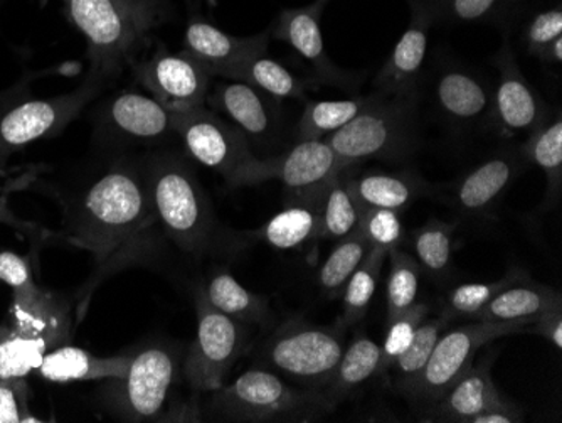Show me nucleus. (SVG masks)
<instances>
[{"mask_svg": "<svg viewBox=\"0 0 562 423\" xmlns=\"http://www.w3.org/2000/svg\"><path fill=\"white\" fill-rule=\"evenodd\" d=\"M98 88L100 81L91 78L71 93L27 100L9 109L0 116V163L24 145L61 131L97 94Z\"/></svg>", "mask_w": 562, "mask_h": 423, "instance_id": "nucleus-12", "label": "nucleus"}, {"mask_svg": "<svg viewBox=\"0 0 562 423\" xmlns=\"http://www.w3.org/2000/svg\"><path fill=\"white\" fill-rule=\"evenodd\" d=\"M369 251H371V246L357 230L340 238L318 270L321 289L328 297L340 296L344 287L349 282L357 267L362 264Z\"/></svg>", "mask_w": 562, "mask_h": 423, "instance_id": "nucleus-36", "label": "nucleus"}, {"mask_svg": "<svg viewBox=\"0 0 562 423\" xmlns=\"http://www.w3.org/2000/svg\"><path fill=\"white\" fill-rule=\"evenodd\" d=\"M211 77H220L223 80L243 81L249 87L263 91L268 97L278 102L283 100H303L308 87L305 80L295 77L289 68L268 58L267 55L251 56L232 65L220 66L210 69Z\"/></svg>", "mask_w": 562, "mask_h": 423, "instance_id": "nucleus-25", "label": "nucleus"}, {"mask_svg": "<svg viewBox=\"0 0 562 423\" xmlns=\"http://www.w3.org/2000/svg\"><path fill=\"white\" fill-rule=\"evenodd\" d=\"M526 422L522 410L510 402L508 398H502L501 402L492 405L491 409L476 415L470 423H520Z\"/></svg>", "mask_w": 562, "mask_h": 423, "instance_id": "nucleus-47", "label": "nucleus"}, {"mask_svg": "<svg viewBox=\"0 0 562 423\" xmlns=\"http://www.w3.org/2000/svg\"><path fill=\"white\" fill-rule=\"evenodd\" d=\"M522 160L513 154H502L479 164L454 186V204L467 214L485 213L513 185Z\"/></svg>", "mask_w": 562, "mask_h": 423, "instance_id": "nucleus-22", "label": "nucleus"}, {"mask_svg": "<svg viewBox=\"0 0 562 423\" xmlns=\"http://www.w3.org/2000/svg\"><path fill=\"white\" fill-rule=\"evenodd\" d=\"M11 331V326H5V324H0V339L5 336V334Z\"/></svg>", "mask_w": 562, "mask_h": 423, "instance_id": "nucleus-51", "label": "nucleus"}, {"mask_svg": "<svg viewBox=\"0 0 562 423\" xmlns=\"http://www.w3.org/2000/svg\"><path fill=\"white\" fill-rule=\"evenodd\" d=\"M100 127L116 141L150 144L172 134V112L154 97L122 91L101 109Z\"/></svg>", "mask_w": 562, "mask_h": 423, "instance_id": "nucleus-17", "label": "nucleus"}, {"mask_svg": "<svg viewBox=\"0 0 562 423\" xmlns=\"http://www.w3.org/2000/svg\"><path fill=\"white\" fill-rule=\"evenodd\" d=\"M412 22L394 46L375 78L379 93L390 97H418V78L428 52V36L437 21L435 0H409Z\"/></svg>", "mask_w": 562, "mask_h": 423, "instance_id": "nucleus-16", "label": "nucleus"}, {"mask_svg": "<svg viewBox=\"0 0 562 423\" xmlns=\"http://www.w3.org/2000/svg\"><path fill=\"white\" fill-rule=\"evenodd\" d=\"M324 8L325 5L315 0L312 5L280 12L277 22L271 27L270 36L289 44L300 56L311 63L321 81L350 90L357 85L352 75L337 68L325 52L321 27L322 9Z\"/></svg>", "mask_w": 562, "mask_h": 423, "instance_id": "nucleus-18", "label": "nucleus"}, {"mask_svg": "<svg viewBox=\"0 0 562 423\" xmlns=\"http://www.w3.org/2000/svg\"><path fill=\"white\" fill-rule=\"evenodd\" d=\"M454 232L457 223L431 218L413 233L416 261L432 279L441 280L450 276Z\"/></svg>", "mask_w": 562, "mask_h": 423, "instance_id": "nucleus-35", "label": "nucleus"}, {"mask_svg": "<svg viewBox=\"0 0 562 423\" xmlns=\"http://www.w3.org/2000/svg\"><path fill=\"white\" fill-rule=\"evenodd\" d=\"M132 356L91 355L87 349L75 346H61L49 349L44 355L37 372L47 381L68 383V381L122 380L131 368Z\"/></svg>", "mask_w": 562, "mask_h": 423, "instance_id": "nucleus-23", "label": "nucleus"}, {"mask_svg": "<svg viewBox=\"0 0 562 423\" xmlns=\"http://www.w3.org/2000/svg\"><path fill=\"white\" fill-rule=\"evenodd\" d=\"M134 73L151 97L172 113L206 105L213 77L206 66L186 52L173 55L160 47L150 58L135 63Z\"/></svg>", "mask_w": 562, "mask_h": 423, "instance_id": "nucleus-13", "label": "nucleus"}, {"mask_svg": "<svg viewBox=\"0 0 562 423\" xmlns=\"http://www.w3.org/2000/svg\"><path fill=\"white\" fill-rule=\"evenodd\" d=\"M350 167L328 182L321 204V238L340 240L352 233L361 220L362 207L349 186Z\"/></svg>", "mask_w": 562, "mask_h": 423, "instance_id": "nucleus-33", "label": "nucleus"}, {"mask_svg": "<svg viewBox=\"0 0 562 423\" xmlns=\"http://www.w3.org/2000/svg\"><path fill=\"white\" fill-rule=\"evenodd\" d=\"M441 113L454 125H473L492 109V91L475 73L460 66L441 69L435 87Z\"/></svg>", "mask_w": 562, "mask_h": 423, "instance_id": "nucleus-20", "label": "nucleus"}, {"mask_svg": "<svg viewBox=\"0 0 562 423\" xmlns=\"http://www.w3.org/2000/svg\"><path fill=\"white\" fill-rule=\"evenodd\" d=\"M207 105L223 113L248 138L251 148L271 145L280 131L278 100L243 81L223 80L211 85Z\"/></svg>", "mask_w": 562, "mask_h": 423, "instance_id": "nucleus-15", "label": "nucleus"}, {"mask_svg": "<svg viewBox=\"0 0 562 423\" xmlns=\"http://www.w3.org/2000/svg\"><path fill=\"white\" fill-rule=\"evenodd\" d=\"M522 280H527V276H524L520 270H513L494 282L463 283L454 287L443 299L441 315L447 319L462 318V315L473 319L498 292Z\"/></svg>", "mask_w": 562, "mask_h": 423, "instance_id": "nucleus-39", "label": "nucleus"}, {"mask_svg": "<svg viewBox=\"0 0 562 423\" xmlns=\"http://www.w3.org/2000/svg\"><path fill=\"white\" fill-rule=\"evenodd\" d=\"M558 301H561V292L554 287L522 280L498 292L473 319L492 322L522 321V319L536 321L546 308Z\"/></svg>", "mask_w": 562, "mask_h": 423, "instance_id": "nucleus-26", "label": "nucleus"}, {"mask_svg": "<svg viewBox=\"0 0 562 423\" xmlns=\"http://www.w3.org/2000/svg\"><path fill=\"white\" fill-rule=\"evenodd\" d=\"M524 157L541 167L546 176V199L548 210L559 203L562 194V116L546 119L536 131L530 132L524 145Z\"/></svg>", "mask_w": 562, "mask_h": 423, "instance_id": "nucleus-29", "label": "nucleus"}, {"mask_svg": "<svg viewBox=\"0 0 562 423\" xmlns=\"http://www.w3.org/2000/svg\"><path fill=\"white\" fill-rule=\"evenodd\" d=\"M387 258L391 260V268L386 283V309L387 321H391L416 304L422 267L403 248H393Z\"/></svg>", "mask_w": 562, "mask_h": 423, "instance_id": "nucleus-37", "label": "nucleus"}, {"mask_svg": "<svg viewBox=\"0 0 562 423\" xmlns=\"http://www.w3.org/2000/svg\"><path fill=\"white\" fill-rule=\"evenodd\" d=\"M502 0H435L437 19L453 22H483L501 14Z\"/></svg>", "mask_w": 562, "mask_h": 423, "instance_id": "nucleus-44", "label": "nucleus"}, {"mask_svg": "<svg viewBox=\"0 0 562 423\" xmlns=\"http://www.w3.org/2000/svg\"><path fill=\"white\" fill-rule=\"evenodd\" d=\"M317 2H321L322 5L327 4L328 0H317Z\"/></svg>", "mask_w": 562, "mask_h": 423, "instance_id": "nucleus-52", "label": "nucleus"}, {"mask_svg": "<svg viewBox=\"0 0 562 423\" xmlns=\"http://www.w3.org/2000/svg\"><path fill=\"white\" fill-rule=\"evenodd\" d=\"M270 31L238 37L224 33L202 19H192L184 33V52L210 69L232 65L251 56L267 55Z\"/></svg>", "mask_w": 562, "mask_h": 423, "instance_id": "nucleus-19", "label": "nucleus"}, {"mask_svg": "<svg viewBox=\"0 0 562 423\" xmlns=\"http://www.w3.org/2000/svg\"><path fill=\"white\" fill-rule=\"evenodd\" d=\"M559 36H562L561 4L536 12L530 18L526 30H524V46L527 47L529 55L539 58L544 52V47Z\"/></svg>", "mask_w": 562, "mask_h": 423, "instance_id": "nucleus-43", "label": "nucleus"}, {"mask_svg": "<svg viewBox=\"0 0 562 423\" xmlns=\"http://www.w3.org/2000/svg\"><path fill=\"white\" fill-rule=\"evenodd\" d=\"M448 321L450 319L438 315V318H426L419 324L412 343L404 349L403 355L396 359L393 368H391L393 371H396L400 391L404 390L407 385H412L422 375L432 349L437 346L438 337L447 330Z\"/></svg>", "mask_w": 562, "mask_h": 423, "instance_id": "nucleus-38", "label": "nucleus"}, {"mask_svg": "<svg viewBox=\"0 0 562 423\" xmlns=\"http://www.w3.org/2000/svg\"><path fill=\"white\" fill-rule=\"evenodd\" d=\"M495 65L501 71L497 88L492 93L491 113L495 127L507 137L530 134L548 119L542 98L524 77L508 43L502 46Z\"/></svg>", "mask_w": 562, "mask_h": 423, "instance_id": "nucleus-14", "label": "nucleus"}, {"mask_svg": "<svg viewBox=\"0 0 562 423\" xmlns=\"http://www.w3.org/2000/svg\"><path fill=\"white\" fill-rule=\"evenodd\" d=\"M211 393L210 412L232 422H312L330 415L339 403L325 391L295 387L267 368L249 369Z\"/></svg>", "mask_w": 562, "mask_h": 423, "instance_id": "nucleus-4", "label": "nucleus"}, {"mask_svg": "<svg viewBox=\"0 0 562 423\" xmlns=\"http://www.w3.org/2000/svg\"><path fill=\"white\" fill-rule=\"evenodd\" d=\"M0 282L8 283L14 290V304H33L43 297V292L34 283L27 260L12 252L0 254Z\"/></svg>", "mask_w": 562, "mask_h": 423, "instance_id": "nucleus-42", "label": "nucleus"}, {"mask_svg": "<svg viewBox=\"0 0 562 423\" xmlns=\"http://www.w3.org/2000/svg\"><path fill=\"white\" fill-rule=\"evenodd\" d=\"M346 169L327 141H296L292 148L268 159L252 157L236 170L227 185L255 186L280 181L293 196L295 203L321 204L328 182Z\"/></svg>", "mask_w": 562, "mask_h": 423, "instance_id": "nucleus-7", "label": "nucleus"}, {"mask_svg": "<svg viewBox=\"0 0 562 423\" xmlns=\"http://www.w3.org/2000/svg\"><path fill=\"white\" fill-rule=\"evenodd\" d=\"M252 235L278 251H293L321 238V210L311 204L295 203L274 214Z\"/></svg>", "mask_w": 562, "mask_h": 423, "instance_id": "nucleus-31", "label": "nucleus"}, {"mask_svg": "<svg viewBox=\"0 0 562 423\" xmlns=\"http://www.w3.org/2000/svg\"><path fill=\"white\" fill-rule=\"evenodd\" d=\"M346 327L317 326L295 318L281 324L261 347L260 363L290 383L325 390L342 356Z\"/></svg>", "mask_w": 562, "mask_h": 423, "instance_id": "nucleus-6", "label": "nucleus"}, {"mask_svg": "<svg viewBox=\"0 0 562 423\" xmlns=\"http://www.w3.org/2000/svg\"><path fill=\"white\" fill-rule=\"evenodd\" d=\"M418 97L378 93L364 112L325 141L344 167L364 160H403L418 145Z\"/></svg>", "mask_w": 562, "mask_h": 423, "instance_id": "nucleus-5", "label": "nucleus"}, {"mask_svg": "<svg viewBox=\"0 0 562 423\" xmlns=\"http://www.w3.org/2000/svg\"><path fill=\"white\" fill-rule=\"evenodd\" d=\"M198 333L186 359L184 375L195 393H211L223 387L248 344L246 324L223 314L207 302L199 287L195 292Z\"/></svg>", "mask_w": 562, "mask_h": 423, "instance_id": "nucleus-9", "label": "nucleus"}, {"mask_svg": "<svg viewBox=\"0 0 562 423\" xmlns=\"http://www.w3.org/2000/svg\"><path fill=\"white\" fill-rule=\"evenodd\" d=\"M151 210L167 240L188 254H204L216 238V218L198 174L182 156L156 153L142 159Z\"/></svg>", "mask_w": 562, "mask_h": 423, "instance_id": "nucleus-3", "label": "nucleus"}, {"mask_svg": "<svg viewBox=\"0 0 562 423\" xmlns=\"http://www.w3.org/2000/svg\"><path fill=\"white\" fill-rule=\"evenodd\" d=\"M207 302L217 311L243 324H267L271 319L267 297L249 292L229 271H217L207 286L202 287Z\"/></svg>", "mask_w": 562, "mask_h": 423, "instance_id": "nucleus-28", "label": "nucleus"}, {"mask_svg": "<svg viewBox=\"0 0 562 423\" xmlns=\"http://www.w3.org/2000/svg\"><path fill=\"white\" fill-rule=\"evenodd\" d=\"M526 0H502L501 12L510 11L516 5L522 4Z\"/></svg>", "mask_w": 562, "mask_h": 423, "instance_id": "nucleus-50", "label": "nucleus"}, {"mask_svg": "<svg viewBox=\"0 0 562 423\" xmlns=\"http://www.w3.org/2000/svg\"><path fill=\"white\" fill-rule=\"evenodd\" d=\"M387 255H390V252L384 251V248H371L362 264L353 271L352 277L342 290L340 326H353L368 314Z\"/></svg>", "mask_w": 562, "mask_h": 423, "instance_id": "nucleus-34", "label": "nucleus"}, {"mask_svg": "<svg viewBox=\"0 0 562 423\" xmlns=\"http://www.w3.org/2000/svg\"><path fill=\"white\" fill-rule=\"evenodd\" d=\"M0 223H5V225L11 226H21V229H25V223H22L21 220L14 216V214L9 211L8 204H5V199L0 196Z\"/></svg>", "mask_w": 562, "mask_h": 423, "instance_id": "nucleus-49", "label": "nucleus"}, {"mask_svg": "<svg viewBox=\"0 0 562 423\" xmlns=\"http://www.w3.org/2000/svg\"><path fill=\"white\" fill-rule=\"evenodd\" d=\"M66 18L88 43L93 80L113 77L144 49L170 14L169 0H61Z\"/></svg>", "mask_w": 562, "mask_h": 423, "instance_id": "nucleus-2", "label": "nucleus"}, {"mask_svg": "<svg viewBox=\"0 0 562 423\" xmlns=\"http://www.w3.org/2000/svg\"><path fill=\"white\" fill-rule=\"evenodd\" d=\"M379 365H381V346L366 334H357L347 349H344L336 371L325 387V393L339 402L372 377H378Z\"/></svg>", "mask_w": 562, "mask_h": 423, "instance_id": "nucleus-30", "label": "nucleus"}, {"mask_svg": "<svg viewBox=\"0 0 562 423\" xmlns=\"http://www.w3.org/2000/svg\"><path fill=\"white\" fill-rule=\"evenodd\" d=\"M529 327L530 333H538L539 336L554 344L555 349L562 347V299L546 308Z\"/></svg>", "mask_w": 562, "mask_h": 423, "instance_id": "nucleus-46", "label": "nucleus"}, {"mask_svg": "<svg viewBox=\"0 0 562 423\" xmlns=\"http://www.w3.org/2000/svg\"><path fill=\"white\" fill-rule=\"evenodd\" d=\"M66 221L71 243L94 258L80 314L103 280L125 268L151 264L167 240L151 210L142 159L103 164L69 199Z\"/></svg>", "mask_w": 562, "mask_h": 423, "instance_id": "nucleus-1", "label": "nucleus"}, {"mask_svg": "<svg viewBox=\"0 0 562 423\" xmlns=\"http://www.w3.org/2000/svg\"><path fill=\"white\" fill-rule=\"evenodd\" d=\"M172 127L189 156L220 172L226 181L239 167L257 157L243 132L206 105L172 113Z\"/></svg>", "mask_w": 562, "mask_h": 423, "instance_id": "nucleus-11", "label": "nucleus"}, {"mask_svg": "<svg viewBox=\"0 0 562 423\" xmlns=\"http://www.w3.org/2000/svg\"><path fill=\"white\" fill-rule=\"evenodd\" d=\"M24 391V381L0 380V423L37 422L22 410Z\"/></svg>", "mask_w": 562, "mask_h": 423, "instance_id": "nucleus-45", "label": "nucleus"}, {"mask_svg": "<svg viewBox=\"0 0 562 423\" xmlns=\"http://www.w3.org/2000/svg\"><path fill=\"white\" fill-rule=\"evenodd\" d=\"M50 339L36 327L15 321L11 331L0 339V380L24 381L37 371L44 355L49 352Z\"/></svg>", "mask_w": 562, "mask_h": 423, "instance_id": "nucleus-27", "label": "nucleus"}, {"mask_svg": "<svg viewBox=\"0 0 562 423\" xmlns=\"http://www.w3.org/2000/svg\"><path fill=\"white\" fill-rule=\"evenodd\" d=\"M502 398L504 394L492 380L491 363H483L463 372L440 400L431 403L429 419L470 423L476 415L501 402Z\"/></svg>", "mask_w": 562, "mask_h": 423, "instance_id": "nucleus-21", "label": "nucleus"}, {"mask_svg": "<svg viewBox=\"0 0 562 423\" xmlns=\"http://www.w3.org/2000/svg\"><path fill=\"white\" fill-rule=\"evenodd\" d=\"M179 353L164 344H150L132 356L131 368L115 381L110 403L128 422L157 419L166 405L167 394L176 380Z\"/></svg>", "mask_w": 562, "mask_h": 423, "instance_id": "nucleus-10", "label": "nucleus"}, {"mask_svg": "<svg viewBox=\"0 0 562 423\" xmlns=\"http://www.w3.org/2000/svg\"><path fill=\"white\" fill-rule=\"evenodd\" d=\"M356 230L364 236L371 248H384L387 252L401 248L406 238L401 211L386 208H362Z\"/></svg>", "mask_w": 562, "mask_h": 423, "instance_id": "nucleus-41", "label": "nucleus"}, {"mask_svg": "<svg viewBox=\"0 0 562 423\" xmlns=\"http://www.w3.org/2000/svg\"><path fill=\"white\" fill-rule=\"evenodd\" d=\"M349 186L362 208H386L396 211L406 210L416 199L432 192V186L413 170L368 172L361 176L349 174Z\"/></svg>", "mask_w": 562, "mask_h": 423, "instance_id": "nucleus-24", "label": "nucleus"}, {"mask_svg": "<svg viewBox=\"0 0 562 423\" xmlns=\"http://www.w3.org/2000/svg\"><path fill=\"white\" fill-rule=\"evenodd\" d=\"M374 94L347 98V100H324L305 102L302 116L296 123V141H325L336 134L359 113L364 112Z\"/></svg>", "mask_w": 562, "mask_h": 423, "instance_id": "nucleus-32", "label": "nucleus"}, {"mask_svg": "<svg viewBox=\"0 0 562 423\" xmlns=\"http://www.w3.org/2000/svg\"><path fill=\"white\" fill-rule=\"evenodd\" d=\"M428 314L429 305L416 302L412 308L387 321L386 336H384L381 346V365H379L378 375H386L391 371L394 363L409 346L419 324L428 318Z\"/></svg>", "mask_w": 562, "mask_h": 423, "instance_id": "nucleus-40", "label": "nucleus"}, {"mask_svg": "<svg viewBox=\"0 0 562 423\" xmlns=\"http://www.w3.org/2000/svg\"><path fill=\"white\" fill-rule=\"evenodd\" d=\"M532 322L530 319L508 322L475 321L465 326L454 327L448 333H441L422 375L401 390V393L416 402L431 405L447 393L448 388L462 377L463 372L472 368L483 346L498 337L529 331Z\"/></svg>", "mask_w": 562, "mask_h": 423, "instance_id": "nucleus-8", "label": "nucleus"}, {"mask_svg": "<svg viewBox=\"0 0 562 423\" xmlns=\"http://www.w3.org/2000/svg\"><path fill=\"white\" fill-rule=\"evenodd\" d=\"M539 59L549 63V65H561L562 63V36L555 37L551 44L544 47Z\"/></svg>", "mask_w": 562, "mask_h": 423, "instance_id": "nucleus-48", "label": "nucleus"}]
</instances>
